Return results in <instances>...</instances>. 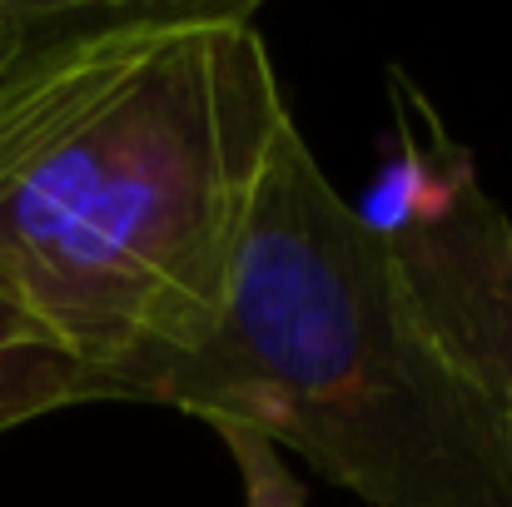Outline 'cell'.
I'll use <instances>...</instances> for the list:
<instances>
[{
    "mask_svg": "<svg viewBox=\"0 0 512 507\" xmlns=\"http://www.w3.org/2000/svg\"><path fill=\"white\" fill-rule=\"evenodd\" d=\"M289 125L244 0L25 5L0 45V299L135 403L214 329Z\"/></svg>",
    "mask_w": 512,
    "mask_h": 507,
    "instance_id": "cell-1",
    "label": "cell"
},
{
    "mask_svg": "<svg viewBox=\"0 0 512 507\" xmlns=\"http://www.w3.org/2000/svg\"><path fill=\"white\" fill-rule=\"evenodd\" d=\"M135 403L244 423L368 507H512V418L438 343L299 120L254 189L214 329Z\"/></svg>",
    "mask_w": 512,
    "mask_h": 507,
    "instance_id": "cell-2",
    "label": "cell"
},
{
    "mask_svg": "<svg viewBox=\"0 0 512 507\" xmlns=\"http://www.w3.org/2000/svg\"><path fill=\"white\" fill-rule=\"evenodd\" d=\"M383 249L438 343L512 418V219L478 165L468 160L443 199L393 229Z\"/></svg>",
    "mask_w": 512,
    "mask_h": 507,
    "instance_id": "cell-3",
    "label": "cell"
},
{
    "mask_svg": "<svg viewBox=\"0 0 512 507\" xmlns=\"http://www.w3.org/2000/svg\"><path fill=\"white\" fill-rule=\"evenodd\" d=\"M75 403H100V398L95 383L60 348H25L0 358V433Z\"/></svg>",
    "mask_w": 512,
    "mask_h": 507,
    "instance_id": "cell-4",
    "label": "cell"
},
{
    "mask_svg": "<svg viewBox=\"0 0 512 507\" xmlns=\"http://www.w3.org/2000/svg\"><path fill=\"white\" fill-rule=\"evenodd\" d=\"M244 478V507H309L304 483L289 473V458L244 423H209Z\"/></svg>",
    "mask_w": 512,
    "mask_h": 507,
    "instance_id": "cell-5",
    "label": "cell"
},
{
    "mask_svg": "<svg viewBox=\"0 0 512 507\" xmlns=\"http://www.w3.org/2000/svg\"><path fill=\"white\" fill-rule=\"evenodd\" d=\"M25 348H55L50 338L40 334L15 304H5L0 299V358H10V353H25Z\"/></svg>",
    "mask_w": 512,
    "mask_h": 507,
    "instance_id": "cell-6",
    "label": "cell"
},
{
    "mask_svg": "<svg viewBox=\"0 0 512 507\" xmlns=\"http://www.w3.org/2000/svg\"><path fill=\"white\" fill-rule=\"evenodd\" d=\"M20 10H25V5H10V0H0V40H5V35L15 30V20H20Z\"/></svg>",
    "mask_w": 512,
    "mask_h": 507,
    "instance_id": "cell-7",
    "label": "cell"
},
{
    "mask_svg": "<svg viewBox=\"0 0 512 507\" xmlns=\"http://www.w3.org/2000/svg\"><path fill=\"white\" fill-rule=\"evenodd\" d=\"M15 25H20V20H15ZM5 40H10V35H5ZM5 40H0V45H5Z\"/></svg>",
    "mask_w": 512,
    "mask_h": 507,
    "instance_id": "cell-8",
    "label": "cell"
}]
</instances>
